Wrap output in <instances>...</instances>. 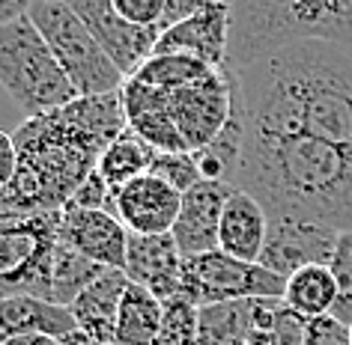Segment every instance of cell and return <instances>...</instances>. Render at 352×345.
<instances>
[{"mask_svg":"<svg viewBox=\"0 0 352 345\" xmlns=\"http://www.w3.org/2000/svg\"><path fill=\"white\" fill-rule=\"evenodd\" d=\"M227 75L233 81V117L245 134H305L352 149L346 48L302 42Z\"/></svg>","mask_w":352,"mask_h":345,"instance_id":"1","label":"cell"},{"mask_svg":"<svg viewBox=\"0 0 352 345\" xmlns=\"http://www.w3.org/2000/svg\"><path fill=\"white\" fill-rule=\"evenodd\" d=\"M233 188L269 217L352 233V149L305 134H245Z\"/></svg>","mask_w":352,"mask_h":345,"instance_id":"2","label":"cell"},{"mask_svg":"<svg viewBox=\"0 0 352 345\" xmlns=\"http://www.w3.org/2000/svg\"><path fill=\"white\" fill-rule=\"evenodd\" d=\"M15 146L19 173L10 188L0 191V217L63 211L111 143L81 128L66 110H57L24 122L15 131Z\"/></svg>","mask_w":352,"mask_h":345,"instance_id":"3","label":"cell"},{"mask_svg":"<svg viewBox=\"0 0 352 345\" xmlns=\"http://www.w3.org/2000/svg\"><path fill=\"white\" fill-rule=\"evenodd\" d=\"M302 42H325L352 54V0H239L230 10L227 72Z\"/></svg>","mask_w":352,"mask_h":345,"instance_id":"4","label":"cell"},{"mask_svg":"<svg viewBox=\"0 0 352 345\" xmlns=\"http://www.w3.org/2000/svg\"><path fill=\"white\" fill-rule=\"evenodd\" d=\"M0 86L24 119L51 117L78 99L60 60L28 15L0 27Z\"/></svg>","mask_w":352,"mask_h":345,"instance_id":"5","label":"cell"},{"mask_svg":"<svg viewBox=\"0 0 352 345\" xmlns=\"http://www.w3.org/2000/svg\"><path fill=\"white\" fill-rule=\"evenodd\" d=\"M28 19L45 36L63 72L78 90V99L111 95L122 90L126 78L113 66V60L104 54L99 39L81 21V15L75 12L69 0H30Z\"/></svg>","mask_w":352,"mask_h":345,"instance_id":"6","label":"cell"},{"mask_svg":"<svg viewBox=\"0 0 352 345\" xmlns=\"http://www.w3.org/2000/svg\"><path fill=\"white\" fill-rule=\"evenodd\" d=\"M60 211L0 217V300L36 295L51 300Z\"/></svg>","mask_w":352,"mask_h":345,"instance_id":"7","label":"cell"},{"mask_svg":"<svg viewBox=\"0 0 352 345\" xmlns=\"http://www.w3.org/2000/svg\"><path fill=\"white\" fill-rule=\"evenodd\" d=\"M284 289L287 280L266 271L260 262H242L221 250L197 256V259H186L182 298L197 309L209 304H227V300H284Z\"/></svg>","mask_w":352,"mask_h":345,"instance_id":"8","label":"cell"},{"mask_svg":"<svg viewBox=\"0 0 352 345\" xmlns=\"http://www.w3.org/2000/svg\"><path fill=\"white\" fill-rule=\"evenodd\" d=\"M167 113L179 134L186 152H204L221 137V131L233 119V81L224 69H215L206 78L179 86V90H164Z\"/></svg>","mask_w":352,"mask_h":345,"instance_id":"9","label":"cell"},{"mask_svg":"<svg viewBox=\"0 0 352 345\" xmlns=\"http://www.w3.org/2000/svg\"><path fill=\"white\" fill-rule=\"evenodd\" d=\"M343 233L329 226L305 224L293 217H269V235L263 247L260 265L278 277L289 280L307 265H329Z\"/></svg>","mask_w":352,"mask_h":345,"instance_id":"10","label":"cell"},{"mask_svg":"<svg viewBox=\"0 0 352 345\" xmlns=\"http://www.w3.org/2000/svg\"><path fill=\"white\" fill-rule=\"evenodd\" d=\"M75 6V12L81 15V21L93 30V36L99 39L104 54L113 60V66L122 72V78H135L140 66L153 57L155 51V33L149 27H138L120 19L113 12L111 0H69Z\"/></svg>","mask_w":352,"mask_h":345,"instance_id":"11","label":"cell"},{"mask_svg":"<svg viewBox=\"0 0 352 345\" xmlns=\"http://www.w3.org/2000/svg\"><path fill=\"white\" fill-rule=\"evenodd\" d=\"M129 229L113 211H87L66 206L60 211V241L102 268H126Z\"/></svg>","mask_w":352,"mask_h":345,"instance_id":"12","label":"cell"},{"mask_svg":"<svg viewBox=\"0 0 352 345\" xmlns=\"http://www.w3.org/2000/svg\"><path fill=\"white\" fill-rule=\"evenodd\" d=\"M236 188L227 182H197L188 193H182V209L173 226V241L179 247L182 259H197L218 250V229L221 215Z\"/></svg>","mask_w":352,"mask_h":345,"instance_id":"13","label":"cell"},{"mask_svg":"<svg viewBox=\"0 0 352 345\" xmlns=\"http://www.w3.org/2000/svg\"><path fill=\"white\" fill-rule=\"evenodd\" d=\"M182 209V193L146 173L113 193V211L131 235H170Z\"/></svg>","mask_w":352,"mask_h":345,"instance_id":"14","label":"cell"},{"mask_svg":"<svg viewBox=\"0 0 352 345\" xmlns=\"http://www.w3.org/2000/svg\"><path fill=\"white\" fill-rule=\"evenodd\" d=\"M122 271L131 283L153 292L158 300L182 298L186 259H182L173 235H129Z\"/></svg>","mask_w":352,"mask_h":345,"instance_id":"15","label":"cell"},{"mask_svg":"<svg viewBox=\"0 0 352 345\" xmlns=\"http://www.w3.org/2000/svg\"><path fill=\"white\" fill-rule=\"evenodd\" d=\"M230 10L233 3H204L197 15H191L179 27L158 36L153 57L182 54V57H195L212 69H224L227 39H230Z\"/></svg>","mask_w":352,"mask_h":345,"instance_id":"16","label":"cell"},{"mask_svg":"<svg viewBox=\"0 0 352 345\" xmlns=\"http://www.w3.org/2000/svg\"><path fill=\"white\" fill-rule=\"evenodd\" d=\"M126 286H129L126 271H117V268H108L102 277H96L78 295L75 304L69 307L75 316L78 331L90 336L93 342L117 345V316H120Z\"/></svg>","mask_w":352,"mask_h":345,"instance_id":"17","label":"cell"},{"mask_svg":"<svg viewBox=\"0 0 352 345\" xmlns=\"http://www.w3.org/2000/svg\"><path fill=\"white\" fill-rule=\"evenodd\" d=\"M269 235V215L251 193L236 188L230 193L218 229V250L242 262H260Z\"/></svg>","mask_w":352,"mask_h":345,"instance_id":"18","label":"cell"},{"mask_svg":"<svg viewBox=\"0 0 352 345\" xmlns=\"http://www.w3.org/2000/svg\"><path fill=\"white\" fill-rule=\"evenodd\" d=\"M75 316L69 307H60L48 298L36 295H15L0 300V340L6 336H51L63 342L69 333H75Z\"/></svg>","mask_w":352,"mask_h":345,"instance_id":"19","label":"cell"},{"mask_svg":"<svg viewBox=\"0 0 352 345\" xmlns=\"http://www.w3.org/2000/svg\"><path fill=\"white\" fill-rule=\"evenodd\" d=\"M334 300H338V283L329 265H307L287 280L284 304L307 322L331 316Z\"/></svg>","mask_w":352,"mask_h":345,"instance_id":"20","label":"cell"},{"mask_svg":"<svg viewBox=\"0 0 352 345\" xmlns=\"http://www.w3.org/2000/svg\"><path fill=\"white\" fill-rule=\"evenodd\" d=\"M164 300L129 280L117 316V345H153L162 327Z\"/></svg>","mask_w":352,"mask_h":345,"instance_id":"21","label":"cell"},{"mask_svg":"<svg viewBox=\"0 0 352 345\" xmlns=\"http://www.w3.org/2000/svg\"><path fill=\"white\" fill-rule=\"evenodd\" d=\"M254 331V300L200 307L197 345H248Z\"/></svg>","mask_w":352,"mask_h":345,"instance_id":"22","label":"cell"},{"mask_svg":"<svg viewBox=\"0 0 352 345\" xmlns=\"http://www.w3.org/2000/svg\"><path fill=\"white\" fill-rule=\"evenodd\" d=\"M153 158H155V149L149 143H144V140H140L131 128H126L102 152L99 167H96V170L102 173V179L111 185L113 193H117L120 188H126L129 182L146 176L149 167H153Z\"/></svg>","mask_w":352,"mask_h":345,"instance_id":"23","label":"cell"},{"mask_svg":"<svg viewBox=\"0 0 352 345\" xmlns=\"http://www.w3.org/2000/svg\"><path fill=\"white\" fill-rule=\"evenodd\" d=\"M108 268H102V265H96L90 259H84L81 253H75L69 244L60 241L57 247V256H54V280H51V300L60 307H72L78 295L90 286L96 277H102V274Z\"/></svg>","mask_w":352,"mask_h":345,"instance_id":"24","label":"cell"},{"mask_svg":"<svg viewBox=\"0 0 352 345\" xmlns=\"http://www.w3.org/2000/svg\"><path fill=\"white\" fill-rule=\"evenodd\" d=\"M209 72H215L212 66L200 63L195 57H182V54H155L149 57L144 66H140V72L135 75L138 81H144L149 86H155V90H179V86H188L200 81V78H206Z\"/></svg>","mask_w":352,"mask_h":345,"instance_id":"25","label":"cell"},{"mask_svg":"<svg viewBox=\"0 0 352 345\" xmlns=\"http://www.w3.org/2000/svg\"><path fill=\"white\" fill-rule=\"evenodd\" d=\"M197 318L200 309L186 298L164 300L162 327L153 345H197Z\"/></svg>","mask_w":352,"mask_h":345,"instance_id":"26","label":"cell"},{"mask_svg":"<svg viewBox=\"0 0 352 345\" xmlns=\"http://www.w3.org/2000/svg\"><path fill=\"white\" fill-rule=\"evenodd\" d=\"M329 268L334 274V283H338V300H334L331 318H338L340 324L349 327L352 324V233L340 235Z\"/></svg>","mask_w":352,"mask_h":345,"instance_id":"27","label":"cell"},{"mask_svg":"<svg viewBox=\"0 0 352 345\" xmlns=\"http://www.w3.org/2000/svg\"><path fill=\"white\" fill-rule=\"evenodd\" d=\"M149 173L158 176V179L167 182L173 191H179V193H188L197 182H204L200 167H197L191 152H155Z\"/></svg>","mask_w":352,"mask_h":345,"instance_id":"28","label":"cell"},{"mask_svg":"<svg viewBox=\"0 0 352 345\" xmlns=\"http://www.w3.org/2000/svg\"><path fill=\"white\" fill-rule=\"evenodd\" d=\"M72 209H87V211H113V191L111 185L102 179V173L96 170L87 176V182L78 188V193L69 202ZM117 215V211H113Z\"/></svg>","mask_w":352,"mask_h":345,"instance_id":"29","label":"cell"},{"mask_svg":"<svg viewBox=\"0 0 352 345\" xmlns=\"http://www.w3.org/2000/svg\"><path fill=\"white\" fill-rule=\"evenodd\" d=\"M305 342H307V318L293 313L287 304H280L269 333V345H305Z\"/></svg>","mask_w":352,"mask_h":345,"instance_id":"30","label":"cell"},{"mask_svg":"<svg viewBox=\"0 0 352 345\" xmlns=\"http://www.w3.org/2000/svg\"><path fill=\"white\" fill-rule=\"evenodd\" d=\"M111 3L120 19H126L129 24H138V27H149V30L164 15V0H111Z\"/></svg>","mask_w":352,"mask_h":345,"instance_id":"31","label":"cell"},{"mask_svg":"<svg viewBox=\"0 0 352 345\" xmlns=\"http://www.w3.org/2000/svg\"><path fill=\"white\" fill-rule=\"evenodd\" d=\"M305 345H352V333L338 318L322 316V318L307 322V342Z\"/></svg>","mask_w":352,"mask_h":345,"instance_id":"32","label":"cell"},{"mask_svg":"<svg viewBox=\"0 0 352 345\" xmlns=\"http://www.w3.org/2000/svg\"><path fill=\"white\" fill-rule=\"evenodd\" d=\"M200 6L204 3H197V0H164V15H162V21L153 27L155 33V39L158 36H164L167 30H173V27H179L182 21H188L191 15H197L200 12Z\"/></svg>","mask_w":352,"mask_h":345,"instance_id":"33","label":"cell"},{"mask_svg":"<svg viewBox=\"0 0 352 345\" xmlns=\"http://www.w3.org/2000/svg\"><path fill=\"white\" fill-rule=\"evenodd\" d=\"M19 173V146L12 131H0V191L10 188Z\"/></svg>","mask_w":352,"mask_h":345,"instance_id":"34","label":"cell"},{"mask_svg":"<svg viewBox=\"0 0 352 345\" xmlns=\"http://www.w3.org/2000/svg\"><path fill=\"white\" fill-rule=\"evenodd\" d=\"M24 122H28V119H24V113L15 108L12 99L3 93V86H0V131H12V134H15Z\"/></svg>","mask_w":352,"mask_h":345,"instance_id":"35","label":"cell"},{"mask_svg":"<svg viewBox=\"0 0 352 345\" xmlns=\"http://www.w3.org/2000/svg\"><path fill=\"white\" fill-rule=\"evenodd\" d=\"M28 10H30L28 0H0V27L19 21L21 15H28Z\"/></svg>","mask_w":352,"mask_h":345,"instance_id":"36","label":"cell"},{"mask_svg":"<svg viewBox=\"0 0 352 345\" xmlns=\"http://www.w3.org/2000/svg\"><path fill=\"white\" fill-rule=\"evenodd\" d=\"M0 345H63L60 340H51V336H6V340H0Z\"/></svg>","mask_w":352,"mask_h":345,"instance_id":"37","label":"cell"},{"mask_svg":"<svg viewBox=\"0 0 352 345\" xmlns=\"http://www.w3.org/2000/svg\"><path fill=\"white\" fill-rule=\"evenodd\" d=\"M63 345H102V342H93L90 336H84L81 331H75V333H69V336H66Z\"/></svg>","mask_w":352,"mask_h":345,"instance_id":"38","label":"cell"},{"mask_svg":"<svg viewBox=\"0 0 352 345\" xmlns=\"http://www.w3.org/2000/svg\"><path fill=\"white\" fill-rule=\"evenodd\" d=\"M349 333H352V324H349Z\"/></svg>","mask_w":352,"mask_h":345,"instance_id":"39","label":"cell"}]
</instances>
